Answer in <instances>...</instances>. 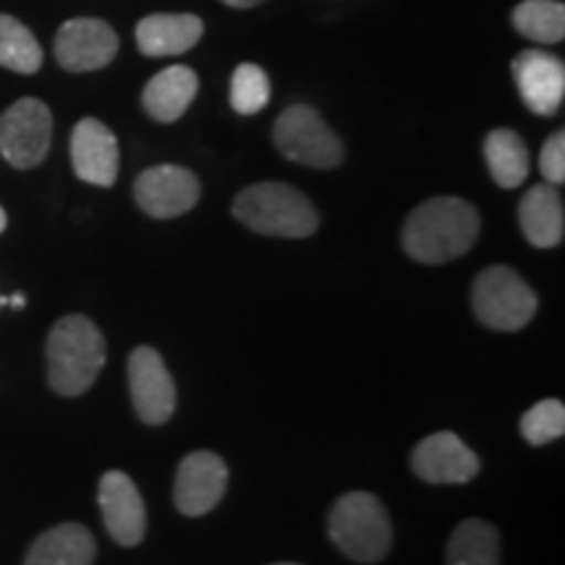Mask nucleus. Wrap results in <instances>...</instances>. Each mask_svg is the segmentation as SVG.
<instances>
[{"label": "nucleus", "mask_w": 565, "mask_h": 565, "mask_svg": "<svg viewBox=\"0 0 565 565\" xmlns=\"http://www.w3.org/2000/svg\"><path fill=\"white\" fill-rule=\"evenodd\" d=\"M479 212L458 196H435L419 204L404 225V249L422 265H445L463 257L479 236Z\"/></svg>", "instance_id": "nucleus-1"}, {"label": "nucleus", "mask_w": 565, "mask_h": 565, "mask_svg": "<svg viewBox=\"0 0 565 565\" xmlns=\"http://www.w3.org/2000/svg\"><path fill=\"white\" fill-rule=\"evenodd\" d=\"M105 338L84 315H68L55 322L47 338V377L55 393H87L105 366Z\"/></svg>", "instance_id": "nucleus-2"}, {"label": "nucleus", "mask_w": 565, "mask_h": 565, "mask_svg": "<svg viewBox=\"0 0 565 565\" xmlns=\"http://www.w3.org/2000/svg\"><path fill=\"white\" fill-rule=\"evenodd\" d=\"M233 215L246 228L263 233V236L307 238L320 228V215L309 196L278 181L254 183L244 189L233 200Z\"/></svg>", "instance_id": "nucleus-3"}, {"label": "nucleus", "mask_w": 565, "mask_h": 565, "mask_svg": "<svg viewBox=\"0 0 565 565\" xmlns=\"http://www.w3.org/2000/svg\"><path fill=\"white\" fill-rule=\"evenodd\" d=\"M330 540L356 563H377L391 553L393 526L385 505L372 492H345L328 521Z\"/></svg>", "instance_id": "nucleus-4"}, {"label": "nucleus", "mask_w": 565, "mask_h": 565, "mask_svg": "<svg viewBox=\"0 0 565 565\" xmlns=\"http://www.w3.org/2000/svg\"><path fill=\"white\" fill-rule=\"evenodd\" d=\"M471 307L487 328L513 333L526 328L534 317L536 296L519 273L505 265H494L477 275L471 288Z\"/></svg>", "instance_id": "nucleus-5"}, {"label": "nucleus", "mask_w": 565, "mask_h": 565, "mask_svg": "<svg viewBox=\"0 0 565 565\" xmlns=\"http://www.w3.org/2000/svg\"><path fill=\"white\" fill-rule=\"evenodd\" d=\"M273 139L282 158L317 171L338 168L345 154L341 137L322 121L312 105H291L282 110L275 121Z\"/></svg>", "instance_id": "nucleus-6"}, {"label": "nucleus", "mask_w": 565, "mask_h": 565, "mask_svg": "<svg viewBox=\"0 0 565 565\" xmlns=\"http://www.w3.org/2000/svg\"><path fill=\"white\" fill-rule=\"evenodd\" d=\"M53 139V113L38 97L13 103L0 116V154L19 171L38 168Z\"/></svg>", "instance_id": "nucleus-7"}, {"label": "nucleus", "mask_w": 565, "mask_h": 565, "mask_svg": "<svg viewBox=\"0 0 565 565\" xmlns=\"http://www.w3.org/2000/svg\"><path fill=\"white\" fill-rule=\"evenodd\" d=\"M121 40L108 21L71 19L55 34V61L71 74L105 68L118 55Z\"/></svg>", "instance_id": "nucleus-8"}, {"label": "nucleus", "mask_w": 565, "mask_h": 565, "mask_svg": "<svg viewBox=\"0 0 565 565\" xmlns=\"http://www.w3.org/2000/svg\"><path fill=\"white\" fill-rule=\"evenodd\" d=\"M200 181L189 168L154 166L147 168L134 183V200L150 217L171 221L186 215L200 202Z\"/></svg>", "instance_id": "nucleus-9"}, {"label": "nucleus", "mask_w": 565, "mask_h": 565, "mask_svg": "<svg viewBox=\"0 0 565 565\" xmlns=\"http://www.w3.org/2000/svg\"><path fill=\"white\" fill-rule=\"evenodd\" d=\"M129 391L141 422L162 424L171 419L175 385L162 356L150 345H139L129 356Z\"/></svg>", "instance_id": "nucleus-10"}, {"label": "nucleus", "mask_w": 565, "mask_h": 565, "mask_svg": "<svg viewBox=\"0 0 565 565\" xmlns=\"http://www.w3.org/2000/svg\"><path fill=\"white\" fill-rule=\"evenodd\" d=\"M225 484H228V466L217 454L196 450L186 456L175 475L173 503L183 515H204L223 500Z\"/></svg>", "instance_id": "nucleus-11"}, {"label": "nucleus", "mask_w": 565, "mask_h": 565, "mask_svg": "<svg viewBox=\"0 0 565 565\" xmlns=\"http://www.w3.org/2000/svg\"><path fill=\"white\" fill-rule=\"evenodd\" d=\"M412 469L429 484H466L479 475V458L458 435L435 433L414 448Z\"/></svg>", "instance_id": "nucleus-12"}, {"label": "nucleus", "mask_w": 565, "mask_h": 565, "mask_svg": "<svg viewBox=\"0 0 565 565\" xmlns=\"http://www.w3.org/2000/svg\"><path fill=\"white\" fill-rule=\"evenodd\" d=\"M515 87L536 116H555L565 97V66L545 51H524L511 63Z\"/></svg>", "instance_id": "nucleus-13"}, {"label": "nucleus", "mask_w": 565, "mask_h": 565, "mask_svg": "<svg viewBox=\"0 0 565 565\" xmlns=\"http://www.w3.org/2000/svg\"><path fill=\"white\" fill-rule=\"evenodd\" d=\"M71 166L82 181L108 189L118 179L121 152L118 139L97 118H82L71 134Z\"/></svg>", "instance_id": "nucleus-14"}, {"label": "nucleus", "mask_w": 565, "mask_h": 565, "mask_svg": "<svg viewBox=\"0 0 565 565\" xmlns=\"http://www.w3.org/2000/svg\"><path fill=\"white\" fill-rule=\"evenodd\" d=\"M100 513L105 529L118 545L134 547L147 534V511L145 500L134 484V479L124 471H108L100 479Z\"/></svg>", "instance_id": "nucleus-15"}, {"label": "nucleus", "mask_w": 565, "mask_h": 565, "mask_svg": "<svg viewBox=\"0 0 565 565\" xmlns=\"http://www.w3.org/2000/svg\"><path fill=\"white\" fill-rule=\"evenodd\" d=\"M137 45L147 58H171L192 51L204 34V21L194 13H150L137 24Z\"/></svg>", "instance_id": "nucleus-16"}, {"label": "nucleus", "mask_w": 565, "mask_h": 565, "mask_svg": "<svg viewBox=\"0 0 565 565\" xmlns=\"http://www.w3.org/2000/svg\"><path fill=\"white\" fill-rule=\"evenodd\" d=\"M200 92V79L189 66H168L154 74L141 92L147 116L158 124L179 121Z\"/></svg>", "instance_id": "nucleus-17"}, {"label": "nucleus", "mask_w": 565, "mask_h": 565, "mask_svg": "<svg viewBox=\"0 0 565 565\" xmlns=\"http://www.w3.org/2000/svg\"><path fill=\"white\" fill-rule=\"evenodd\" d=\"M519 223L526 242L536 246V249H553V246L563 242V196L557 194L553 183H540V186L529 189L519 204Z\"/></svg>", "instance_id": "nucleus-18"}, {"label": "nucleus", "mask_w": 565, "mask_h": 565, "mask_svg": "<svg viewBox=\"0 0 565 565\" xmlns=\"http://www.w3.org/2000/svg\"><path fill=\"white\" fill-rule=\"evenodd\" d=\"M95 536L82 524H61L38 536L24 565H92Z\"/></svg>", "instance_id": "nucleus-19"}, {"label": "nucleus", "mask_w": 565, "mask_h": 565, "mask_svg": "<svg viewBox=\"0 0 565 565\" xmlns=\"http://www.w3.org/2000/svg\"><path fill=\"white\" fill-rule=\"evenodd\" d=\"M487 168L494 183L503 189H515L529 175V147L511 129H494L484 139Z\"/></svg>", "instance_id": "nucleus-20"}, {"label": "nucleus", "mask_w": 565, "mask_h": 565, "mask_svg": "<svg viewBox=\"0 0 565 565\" xmlns=\"http://www.w3.org/2000/svg\"><path fill=\"white\" fill-rule=\"evenodd\" d=\"M448 565H500L498 529L482 519H469L450 534L445 550Z\"/></svg>", "instance_id": "nucleus-21"}, {"label": "nucleus", "mask_w": 565, "mask_h": 565, "mask_svg": "<svg viewBox=\"0 0 565 565\" xmlns=\"http://www.w3.org/2000/svg\"><path fill=\"white\" fill-rule=\"evenodd\" d=\"M511 21L526 40L542 45H557L565 38V6L561 0H521Z\"/></svg>", "instance_id": "nucleus-22"}, {"label": "nucleus", "mask_w": 565, "mask_h": 565, "mask_svg": "<svg viewBox=\"0 0 565 565\" xmlns=\"http://www.w3.org/2000/svg\"><path fill=\"white\" fill-rule=\"evenodd\" d=\"M45 61L38 38L19 19L0 13V66L17 74H38Z\"/></svg>", "instance_id": "nucleus-23"}, {"label": "nucleus", "mask_w": 565, "mask_h": 565, "mask_svg": "<svg viewBox=\"0 0 565 565\" xmlns=\"http://www.w3.org/2000/svg\"><path fill=\"white\" fill-rule=\"evenodd\" d=\"M270 103V79L257 63H242L233 71L231 105L242 116H254Z\"/></svg>", "instance_id": "nucleus-24"}, {"label": "nucleus", "mask_w": 565, "mask_h": 565, "mask_svg": "<svg viewBox=\"0 0 565 565\" xmlns=\"http://www.w3.org/2000/svg\"><path fill=\"white\" fill-rule=\"evenodd\" d=\"M565 433V406L557 398H545L521 416V435L532 445H547Z\"/></svg>", "instance_id": "nucleus-25"}, {"label": "nucleus", "mask_w": 565, "mask_h": 565, "mask_svg": "<svg viewBox=\"0 0 565 565\" xmlns=\"http://www.w3.org/2000/svg\"><path fill=\"white\" fill-rule=\"evenodd\" d=\"M540 171L545 175L547 183L553 186H563L565 181V134L555 131L553 137L545 141L540 152Z\"/></svg>", "instance_id": "nucleus-26"}, {"label": "nucleus", "mask_w": 565, "mask_h": 565, "mask_svg": "<svg viewBox=\"0 0 565 565\" xmlns=\"http://www.w3.org/2000/svg\"><path fill=\"white\" fill-rule=\"evenodd\" d=\"M225 6H231V9H254V6L265 3V0H223Z\"/></svg>", "instance_id": "nucleus-27"}, {"label": "nucleus", "mask_w": 565, "mask_h": 565, "mask_svg": "<svg viewBox=\"0 0 565 565\" xmlns=\"http://www.w3.org/2000/svg\"><path fill=\"white\" fill-rule=\"evenodd\" d=\"M9 303L13 309H21L26 303V299H24V294H13V296H9Z\"/></svg>", "instance_id": "nucleus-28"}, {"label": "nucleus", "mask_w": 565, "mask_h": 565, "mask_svg": "<svg viewBox=\"0 0 565 565\" xmlns=\"http://www.w3.org/2000/svg\"><path fill=\"white\" fill-rule=\"evenodd\" d=\"M6 225H9V217H6V210L0 207V233L6 231Z\"/></svg>", "instance_id": "nucleus-29"}, {"label": "nucleus", "mask_w": 565, "mask_h": 565, "mask_svg": "<svg viewBox=\"0 0 565 565\" xmlns=\"http://www.w3.org/2000/svg\"><path fill=\"white\" fill-rule=\"evenodd\" d=\"M6 303H9V299H6V296H0V307H6Z\"/></svg>", "instance_id": "nucleus-30"}, {"label": "nucleus", "mask_w": 565, "mask_h": 565, "mask_svg": "<svg viewBox=\"0 0 565 565\" xmlns=\"http://www.w3.org/2000/svg\"><path fill=\"white\" fill-rule=\"evenodd\" d=\"M278 565H294V563H278Z\"/></svg>", "instance_id": "nucleus-31"}]
</instances>
